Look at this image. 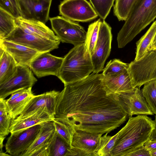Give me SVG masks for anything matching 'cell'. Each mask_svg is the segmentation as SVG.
Masks as SVG:
<instances>
[{
  "instance_id": "cell-1",
  "label": "cell",
  "mask_w": 156,
  "mask_h": 156,
  "mask_svg": "<svg viewBox=\"0 0 156 156\" xmlns=\"http://www.w3.org/2000/svg\"><path fill=\"white\" fill-rule=\"evenodd\" d=\"M101 73L64 85L57 98L55 117L66 119L76 130L101 134L119 127L128 117L117 95L108 94Z\"/></svg>"
},
{
  "instance_id": "cell-2",
  "label": "cell",
  "mask_w": 156,
  "mask_h": 156,
  "mask_svg": "<svg viewBox=\"0 0 156 156\" xmlns=\"http://www.w3.org/2000/svg\"><path fill=\"white\" fill-rule=\"evenodd\" d=\"M155 128L154 120L146 115L130 117L118 136L111 156H126L150 140Z\"/></svg>"
},
{
  "instance_id": "cell-3",
  "label": "cell",
  "mask_w": 156,
  "mask_h": 156,
  "mask_svg": "<svg viewBox=\"0 0 156 156\" xmlns=\"http://www.w3.org/2000/svg\"><path fill=\"white\" fill-rule=\"evenodd\" d=\"M156 18V0H137L118 34L119 48H124Z\"/></svg>"
},
{
  "instance_id": "cell-4",
  "label": "cell",
  "mask_w": 156,
  "mask_h": 156,
  "mask_svg": "<svg viewBox=\"0 0 156 156\" xmlns=\"http://www.w3.org/2000/svg\"><path fill=\"white\" fill-rule=\"evenodd\" d=\"M93 72L91 57L85 55L84 43L74 46L64 56L57 77L65 85L84 79Z\"/></svg>"
},
{
  "instance_id": "cell-5",
  "label": "cell",
  "mask_w": 156,
  "mask_h": 156,
  "mask_svg": "<svg viewBox=\"0 0 156 156\" xmlns=\"http://www.w3.org/2000/svg\"><path fill=\"white\" fill-rule=\"evenodd\" d=\"M52 29L62 43L74 46L84 44L87 32L79 23L63 16L49 18Z\"/></svg>"
},
{
  "instance_id": "cell-6",
  "label": "cell",
  "mask_w": 156,
  "mask_h": 156,
  "mask_svg": "<svg viewBox=\"0 0 156 156\" xmlns=\"http://www.w3.org/2000/svg\"><path fill=\"white\" fill-rule=\"evenodd\" d=\"M128 70L135 87L140 88L145 83L156 80V50L149 51L138 60L131 62Z\"/></svg>"
},
{
  "instance_id": "cell-7",
  "label": "cell",
  "mask_w": 156,
  "mask_h": 156,
  "mask_svg": "<svg viewBox=\"0 0 156 156\" xmlns=\"http://www.w3.org/2000/svg\"><path fill=\"white\" fill-rule=\"evenodd\" d=\"M111 30L108 23L104 20L101 21L94 51L91 57L94 73L103 70L105 61L110 55L112 40Z\"/></svg>"
},
{
  "instance_id": "cell-8",
  "label": "cell",
  "mask_w": 156,
  "mask_h": 156,
  "mask_svg": "<svg viewBox=\"0 0 156 156\" xmlns=\"http://www.w3.org/2000/svg\"><path fill=\"white\" fill-rule=\"evenodd\" d=\"M58 7L59 15L73 21L88 22L98 16L87 0H63Z\"/></svg>"
},
{
  "instance_id": "cell-9",
  "label": "cell",
  "mask_w": 156,
  "mask_h": 156,
  "mask_svg": "<svg viewBox=\"0 0 156 156\" xmlns=\"http://www.w3.org/2000/svg\"><path fill=\"white\" fill-rule=\"evenodd\" d=\"M41 125L11 133L5 145L6 152L13 156H23L34 143L39 133Z\"/></svg>"
},
{
  "instance_id": "cell-10",
  "label": "cell",
  "mask_w": 156,
  "mask_h": 156,
  "mask_svg": "<svg viewBox=\"0 0 156 156\" xmlns=\"http://www.w3.org/2000/svg\"><path fill=\"white\" fill-rule=\"evenodd\" d=\"M37 81L29 67L18 65L14 74L0 84V99H4L21 89L32 87Z\"/></svg>"
},
{
  "instance_id": "cell-11",
  "label": "cell",
  "mask_w": 156,
  "mask_h": 156,
  "mask_svg": "<svg viewBox=\"0 0 156 156\" xmlns=\"http://www.w3.org/2000/svg\"><path fill=\"white\" fill-rule=\"evenodd\" d=\"M3 40L23 45L42 53L50 52L58 48L61 41H53L26 33L17 27Z\"/></svg>"
},
{
  "instance_id": "cell-12",
  "label": "cell",
  "mask_w": 156,
  "mask_h": 156,
  "mask_svg": "<svg viewBox=\"0 0 156 156\" xmlns=\"http://www.w3.org/2000/svg\"><path fill=\"white\" fill-rule=\"evenodd\" d=\"M52 0H16L20 16L45 24L49 20Z\"/></svg>"
},
{
  "instance_id": "cell-13",
  "label": "cell",
  "mask_w": 156,
  "mask_h": 156,
  "mask_svg": "<svg viewBox=\"0 0 156 156\" xmlns=\"http://www.w3.org/2000/svg\"><path fill=\"white\" fill-rule=\"evenodd\" d=\"M123 104L129 117L134 115H152V112L140 88L117 95Z\"/></svg>"
},
{
  "instance_id": "cell-14",
  "label": "cell",
  "mask_w": 156,
  "mask_h": 156,
  "mask_svg": "<svg viewBox=\"0 0 156 156\" xmlns=\"http://www.w3.org/2000/svg\"><path fill=\"white\" fill-rule=\"evenodd\" d=\"M103 134L76 130L69 150L70 156H93L100 137Z\"/></svg>"
},
{
  "instance_id": "cell-15",
  "label": "cell",
  "mask_w": 156,
  "mask_h": 156,
  "mask_svg": "<svg viewBox=\"0 0 156 156\" xmlns=\"http://www.w3.org/2000/svg\"><path fill=\"white\" fill-rule=\"evenodd\" d=\"M59 92L53 90L34 95L20 114L15 119H20L27 117L41 109L55 117L57 98Z\"/></svg>"
},
{
  "instance_id": "cell-16",
  "label": "cell",
  "mask_w": 156,
  "mask_h": 156,
  "mask_svg": "<svg viewBox=\"0 0 156 156\" xmlns=\"http://www.w3.org/2000/svg\"><path fill=\"white\" fill-rule=\"evenodd\" d=\"M63 58L57 57L49 52L42 53L30 63V68L38 78L49 75L57 76Z\"/></svg>"
},
{
  "instance_id": "cell-17",
  "label": "cell",
  "mask_w": 156,
  "mask_h": 156,
  "mask_svg": "<svg viewBox=\"0 0 156 156\" xmlns=\"http://www.w3.org/2000/svg\"><path fill=\"white\" fill-rule=\"evenodd\" d=\"M0 40V46L13 58L19 65L29 67L33 60L43 53L12 42L5 40Z\"/></svg>"
},
{
  "instance_id": "cell-18",
  "label": "cell",
  "mask_w": 156,
  "mask_h": 156,
  "mask_svg": "<svg viewBox=\"0 0 156 156\" xmlns=\"http://www.w3.org/2000/svg\"><path fill=\"white\" fill-rule=\"evenodd\" d=\"M102 82L108 94L118 95L132 91L135 88L128 69L119 74L103 76Z\"/></svg>"
},
{
  "instance_id": "cell-19",
  "label": "cell",
  "mask_w": 156,
  "mask_h": 156,
  "mask_svg": "<svg viewBox=\"0 0 156 156\" xmlns=\"http://www.w3.org/2000/svg\"><path fill=\"white\" fill-rule=\"evenodd\" d=\"M16 23L17 27L26 33L53 41L60 40L52 30L40 21L27 20L20 16L16 19Z\"/></svg>"
},
{
  "instance_id": "cell-20",
  "label": "cell",
  "mask_w": 156,
  "mask_h": 156,
  "mask_svg": "<svg viewBox=\"0 0 156 156\" xmlns=\"http://www.w3.org/2000/svg\"><path fill=\"white\" fill-rule=\"evenodd\" d=\"M55 117L43 109H39L30 116L20 119H12L9 128L11 133L20 131L41 123L53 121Z\"/></svg>"
},
{
  "instance_id": "cell-21",
  "label": "cell",
  "mask_w": 156,
  "mask_h": 156,
  "mask_svg": "<svg viewBox=\"0 0 156 156\" xmlns=\"http://www.w3.org/2000/svg\"><path fill=\"white\" fill-rule=\"evenodd\" d=\"M69 146L55 130L48 143L32 154L31 156H65Z\"/></svg>"
},
{
  "instance_id": "cell-22",
  "label": "cell",
  "mask_w": 156,
  "mask_h": 156,
  "mask_svg": "<svg viewBox=\"0 0 156 156\" xmlns=\"http://www.w3.org/2000/svg\"><path fill=\"white\" fill-rule=\"evenodd\" d=\"M41 127L37 138L23 156H31L33 153L47 144L53 137L55 128L53 121L40 123Z\"/></svg>"
},
{
  "instance_id": "cell-23",
  "label": "cell",
  "mask_w": 156,
  "mask_h": 156,
  "mask_svg": "<svg viewBox=\"0 0 156 156\" xmlns=\"http://www.w3.org/2000/svg\"><path fill=\"white\" fill-rule=\"evenodd\" d=\"M31 89L32 87H30L27 92L12 100H5L7 112L12 119L20 114L34 96Z\"/></svg>"
},
{
  "instance_id": "cell-24",
  "label": "cell",
  "mask_w": 156,
  "mask_h": 156,
  "mask_svg": "<svg viewBox=\"0 0 156 156\" xmlns=\"http://www.w3.org/2000/svg\"><path fill=\"white\" fill-rule=\"evenodd\" d=\"M156 34V20L154 21L147 31L136 42V56L137 60L143 57L152 46Z\"/></svg>"
},
{
  "instance_id": "cell-25",
  "label": "cell",
  "mask_w": 156,
  "mask_h": 156,
  "mask_svg": "<svg viewBox=\"0 0 156 156\" xmlns=\"http://www.w3.org/2000/svg\"><path fill=\"white\" fill-rule=\"evenodd\" d=\"M18 65L13 58L5 51L0 56V84L14 74L17 70Z\"/></svg>"
},
{
  "instance_id": "cell-26",
  "label": "cell",
  "mask_w": 156,
  "mask_h": 156,
  "mask_svg": "<svg viewBox=\"0 0 156 156\" xmlns=\"http://www.w3.org/2000/svg\"><path fill=\"white\" fill-rule=\"evenodd\" d=\"M101 20L100 19L90 24L87 32L84 43L85 55L91 57L94 51L98 39L99 28Z\"/></svg>"
},
{
  "instance_id": "cell-27",
  "label": "cell",
  "mask_w": 156,
  "mask_h": 156,
  "mask_svg": "<svg viewBox=\"0 0 156 156\" xmlns=\"http://www.w3.org/2000/svg\"><path fill=\"white\" fill-rule=\"evenodd\" d=\"M53 121L56 131L71 147L73 136L76 131L75 128L65 119L55 117Z\"/></svg>"
},
{
  "instance_id": "cell-28",
  "label": "cell",
  "mask_w": 156,
  "mask_h": 156,
  "mask_svg": "<svg viewBox=\"0 0 156 156\" xmlns=\"http://www.w3.org/2000/svg\"><path fill=\"white\" fill-rule=\"evenodd\" d=\"M16 19L0 8V40L4 39L16 28Z\"/></svg>"
},
{
  "instance_id": "cell-29",
  "label": "cell",
  "mask_w": 156,
  "mask_h": 156,
  "mask_svg": "<svg viewBox=\"0 0 156 156\" xmlns=\"http://www.w3.org/2000/svg\"><path fill=\"white\" fill-rule=\"evenodd\" d=\"M106 133L100 138L98 146L93 153V156H111V151L115 145L118 133L113 136Z\"/></svg>"
},
{
  "instance_id": "cell-30",
  "label": "cell",
  "mask_w": 156,
  "mask_h": 156,
  "mask_svg": "<svg viewBox=\"0 0 156 156\" xmlns=\"http://www.w3.org/2000/svg\"><path fill=\"white\" fill-rule=\"evenodd\" d=\"M137 0H116L114 13L119 21H125Z\"/></svg>"
},
{
  "instance_id": "cell-31",
  "label": "cell",
  "mask_w": 156,
  "mask_h": 156,
  "mask_svg": "<svg viewBox=\"0 0 156 156\" xmlns=\"http://www.w3.org/2000/svg\"><path fill=\"white\" fill-rule=\"evenodd\" d=\"M141 92L154 114L156 115V80L149 81L144 85Z\"/></svg>"
},
{
  "instance_id": "cell-32",
  "label": "cell",
  "mask_w": 156,
  "mask_h": 156,
  "mask_svg": "<svg viewBox=\"0 0 156 156\" xmlns=\"http://www.w3.org/2000/svg\"><path fill=\"white\" fill-rule=\"evenodd\" d=\"M129 64L119 59H114L107 63L102 73L103 76H112L120 74L128 69Z\"/></svg>"
},
{
  "instance_id": "cell-33",
  "label": "cell",
  "mask_w": 156,
  "mask_h": 156,
  "mask_svg": "<svg viewBox=\"0 0 156 156\" xmlns=\"http://www.w3.org/2000/svg\"><path fill=\"white\" fill-rule=\"evenodd\" d=\"M12 120L7 112L5 99H0V136H5L10 133Z\"/></svg>"
},
{
  "instance_id": "cell-34",
  "label": "cell",
  "mask_w": 156,
  "mask_h": 156,
  "mask_svg": "<svg viewBox=\"0 0 156 156\" xmlns=\"http://www.w3.org/2000/svg\"><path fill=\"white\" fill-rule=\"evenodd\" d=\"M99 16L104 20L109 14L115 0H89Z\"/></svg>"
},
{
  "instance_id": "cell-35",
  "label": "cell",
  "mask_w": 156,
  "mask_h": 156,
  "mask_svg": "<svg viewBox=\"0 0 156 156\" xmlns=\"http://www.w3.org/2000/svg\"><path fill=\"white\" fill-rule=\"evenodd\" d=\"M0 8L16 18L20 16L16 0H0Z\"/></svg>"
},
{
  "instance_id": "cell-36",
  "label": "cell",
  "mask_w": 156,
  "mask_h": 156,
  "mask_svg": "<svg viewBox=\"0 0 156 156\" xmlns=\"http://www.w3.org/2000/svg\"><path fill=\"white\" fill-rule=\"evenodd\" d=\"M151 156L150 152L144 145L138 147L128 154L126 156Z\"/></svg>"
},
{
  "instance_id": "cell-37",
  "label": "cell",
  "mask_w": 156,
  "mask_h": 156,
  "mask_svg": "<svg viewBox=\"0 0 156 156\" xmlns=\"http://www.w3.org/2000/svg\"><path fill=\"white\" fill-rule=\"evenodd\" d=\"M145 148L150 152V153L156 151V140L150 139L144 144Z\"/></svg>"
},
{
  "instance_id": "cell-38",
  "label": "cell",
  "mask_w": 156,
  "mask_h": 156,
  "mask_svg": "<svg viewBox=\"0 0 156 156\" xmlns=\"http://www.w3.org/2000/svg\"><path fill=\"white\" fill-rule=\"evenodd\" d=\"M29 88L21 89L11 94V97L7 100L10 101L15 99L27 92Z\"/></svg>"
},
{
  "instance_id": "cell-39",
  "label": "cell",
  "mask_w": 156,
  "mask_h": 156,
  "mask_svg": "<svg viewBox=\"0 0 156 156\" xmlns=\"http://www.w3.org/2000/svg\"><path fill=\"white\" fill-rule=\"evenodd\" d=\"M155 128L151 135L150 139L156 140V115H155Z\"/></svg>"
},
{
  "instance_id": "cell-40",
  "label": "cell",
  "mask_w": 156,
  "mask_h": 156,
  "mask_svg": "<svg viewBox=\"0 0 156 156\" xmlns=\"http://www.w3.org/2000/svg\"><path fill=\"white\" fill-rule=\"evenodd\" d=\"M5 137V136H0V152L2 151V148L3 147V142Z\"/></svg>"
},
{
  "instance_id": "cell-41",
  "label": "cell",
  "mask_w": 156,
  "mask_h": 156,
  "mask_svg": "<svg viewBox=\"0 0 156 156\" xmlns=\"http://www.w3.org/2000/svg\"><path fill=\"white\" fill-rule=\"evenodd\" d=\"M156 50V34L154 40L152 45L149 51Z\"/></svg>"
},
{
  "instance_id": "cell-42",
  "label": "cell",
  "mask_w": 156,
  "mask_h": 156,
  "mask_svg": "<svg viewBox=\"0 0 156 156\" xmlns=\"http://www.w3.org/2000/svg\"><path fill=\"white\" fill-rule=\"evenodd\" d=\"M9 156V154L3 152V151L0 152V156Z\"/></svg>"
},
{
  "instance_id": "cell-43",
  "label": "cell",
  "mask_w": 156,
  "mask_h": 156,
  "mask_svg": "<svg viewBox=\"0 0 156 156\" xmlns=\"http://www.w3.org/2000/svg\"><path fill=\"white\" fill-rule=\"evenodd\" d=\"M151 156H156V151L150 153Z\"/></svg>"
}]
</instances>
